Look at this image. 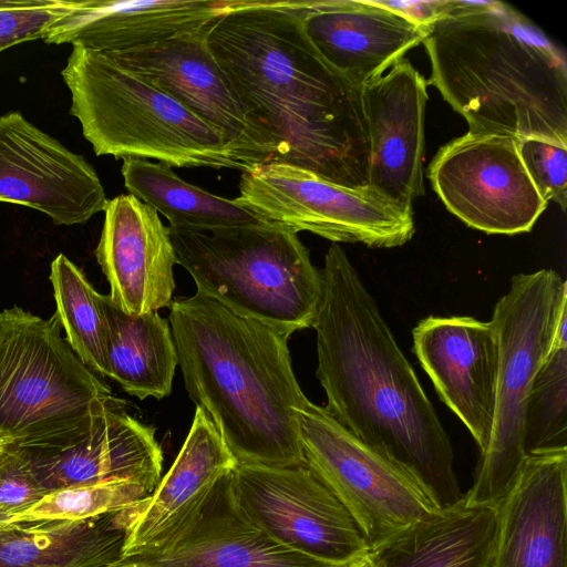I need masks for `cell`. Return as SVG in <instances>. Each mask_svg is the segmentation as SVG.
Returning <instances> with one entry per match:
<instances>
[{
    "mask_svg": "<svg viewBox=\"0 0 567 567\" xmlns=\"http://www.w3.org/2000/svg\"><path fill=\"white\" fill-rule=\"evenodd\" d=\"M302 16L303 1H229L204 34L248 111L277 141L275 162L369 186L362 87L322 58Z\"/></svg>",
    "mask_w": 567,
    "mask_h": 567,
    "instance_id": "obj_1",
    "label": "cell"
},
{
    "mask_svg": "<svg viewBox=\"0 0 567 567\" xmlns=\"http://www.w3.org/2000/svg\"><path fill=\"white\" fill-rule=\"evenodd\" d=\"M312 323L316 375L328 413L369 447L412 474L440 508L464 498L454 452L435 408L378 303L339 244L320 269Z\"/></svg>",
    "mask_w": 567,
    "mask_h": 567,
    "instance_id": "obj_2",
    "label": "cell"
},
{
    "mask_svg": "<svg viewBox=\"0 0 567 567\" xmlns=\"http://www.w3.org/2000/svg\"><path fill=\"white\" fill-rule=\"evenodd\" d=\"M184 384L240 465H305L289 336L196 291L169 306Z\"/></svg>",
    "mask_w": 567,
    "mask_h": 567,
    "instance_id": "obj_3",
    "label": "cell"
},
{
    "mask_svg": "<svg viewBox=\"0 0 567 567\" xmlns=\"http://www.w3.org/2000/svg\"><path fill=\"white\" fill-rule=\"evenodd\" d=\"M422 43L429 83L471 132L567 144L565 53L515 8L455 0Z\"/></svg>",
    "mask_w": 567,
    "mask_h": 567,
    "instance_id": "obj_4",
    "label": "cell"
},
{
    "mask_svg": "<svg viewBox=\"0 0 567 567\" xmlns=\"http://www.w3.org/2000/svg\"><path fill=\"white\" fill-rule=\"evenodd\" d=\"M61 74L71 92L70 113L96 155L248 169L220 132L107 54L72 45Z\"/></svg>",
    "mask_w": 567,
    "mask_h": 567,
    "instance_id": "obj_5",
    "label": "cell"
},
{
    "mask_svg": "<svg viewBox=\"0 0 567 567\" xmlns=\"http://www.w3.org/2000/svg\"><path fill=\"white\" fill-rule=\"evenodd\" d=\"M168 228L197 292L289 337L312 327L322 279L298 233L270 221L207 231Z\"/></svg>",
    "mask_w": 567,
    "mask_h": 567,
    "instance_id": "obj_6",
    "label": "cell"
},
{
    "mask_svg": "<svg viewBox=\"0 0 567 567\" xmlns=\"http://www.w3.org/2000/svg\"><path fill=\"white\" fill-rule=\"evenodd\" d=\"M567 285L553 269L512 277L494 306L491 322L498 339V373L488 443L464 495L468 505H497L513 485L526 457L524 431L534 378L549 354Z\"/></svg>",
    "mask_w": 567,
    "mask_h": 567,
    "instance_id": "obj_7",
    "label": "cell"
},
{
    "mask_svg": "<svg viewBox=\"0 0 567 567\" xmlns=\"http://www.w3.org/2000/svg\"><path fill=\"white\" fill-rule=\"evenodd\" d=\"M115 399L62 338L56 313L45 320L18 306L0 311L1 434L17 444L52 437Z\"/></svg>",
    "mask_w": 567,
    "mask_h": 567,
    "instance_id": "obj_8",
    "label": "cell"
},
{
    "mask_svg": "<svg viewBox=\"0 0 567 567\" xmlns=\"http://www.w3.org/2000/svg\"><path fill=\"white\" fill-rule=\"evenodd\" d=\"M298 431L305 465L349 513L372 548L440 509L408 471L382 456L308 402Z\"/></svg>",
    "mask_w": 567,
    "mask_h": 567,
    "instance_id": "obj_9",
    "label": "cell"
},
{
    "mask_svg": "<svg viewBox=\"0 0 567 567\" xmlns=\"http://www.w3.org/2000/svg\"><path fill=\"white\" fill-rule=\"evenodd\" d=\"M235 202L267 221L296 233L309 231L334 244L393 248L410 241L415 231L413 212L372 187L338 185L282 162H267L241 172Z\"/></svg>",
    "mask_w": 567,
    "mask_h": 567,
    "instance_id": "obj_10",
    "label": "cell"
},
{
    "mask_svg": "<svg viewBox=\"0 0 567 567\" xmlns=\"http://www.w3.org/2000/svg\"><path fill=\"white\" fill-rule=\"evenodd\" d=\"M517 138L466 134L442 146L429 166L433 190L467 226L486 234L529 231L547 206L517 152Z\"/></svg>",
    "mask_w": 567,
    "mask_h": 567,
    "instance_id": "obj_11",
    "label": "cell"
},
{
    "mask_svg": "<svg viewBox=\"0 0 567 567\" xmlns=\"http://www.w3.org/2000/svg\"><path fill=\"white\" fill-rule=\"evenodd\" d=\"M233 484L246 516L293 551L342 567L370 549L342 504L306 465L236 464Z\"/></svg>",
    "mask_w": 567,
    "mask_h": 567,
    "instance_id": "obj_12",
    "label": "cell"
},
{
    "mask_svg": "<svg viewBox=\"0 0 567 567\" xmlns=\"http://www.w3.org/2000/svg\"><path fill=\"white\" fill-rule=\"evenodd\" d=\"M120 398L71 431L17 444L16 451L48 493L85 484L132 481L151 494L161 481L163 452L155 429L125 411Z\"/></svg>",
    "mask_w": 567,
    "mask_h": 567,
    "instance_id": "obj_13",
    "label": "cell"
},
{
    "mask_svg": "<svg viewBox=\"0 0 567 567\" xmlns=\"http://www.w3.org/2000/svg\"><path fill=\"white\" fill-rule=\"evenodd\" d=\"M105 54L220 132L248 168L277 159V141L241 101L210 52L204 28L147 47Z\"/></svg>",
    "mask_w": 567,
    "mask_h": 567,
    "instance_id": "obj_14",
    "label": "cell"
},
{
    "mask_svg": "<svg viewBox=\"0 0 567 567\" xmlns=\"http://www.w3.org/2000/svg\"><path fill=\"white\" fill-rule=\"evenodd\" d=\"M233 470L173 527L124 559L147 567H341L293 551L252 523L236 499Z\"/></svg>",
    "mask_w": 567,
    "mask_h": 567,
    "instance_id": "obj_15",
    "label": "cell"
},
{
    "mask_svg": "<svg viewBox=\"0 0 567 567\" xmlns=\"http://www.w3.org/2000/svg\"><path fill=\"white\" fill-rule=\"evenodd\" d=\"M0 202L34 208L56 225L85 224L107 198L93 166L27 121L0 115Z\"/></svg>",
    "mask_w": 567,
    "mask_h": 567,
    "instance_id": "obj_16",
    "label": "cell"
},
{
    "mask_svg": "<svg viewBox=\"0 0 567 567\" xmlns=\"http://www.w3.org/2000/svg\"><path fill=\"white\" fill-rule=\"evenodd\" d=\"M413 352L440 400L484 452L493 423L498 339L491 321L429 316L413 328Z\"/></svg>",
    "mask_w": 567,
    "mask_h": 567,
    "instance_id": "obj_17",
    "label": "cell"
},
{
    "mask_svg": "<svg viewBox=\"0 0 567 567\" xmlns=\"http://www.w3.org/2000/svg\"><path fill=\"white\" fill-rule=\"evenodd\" d=\"M369 134V186L413 212L424 194L425 79L402 58L362 89Z\"/></svg>",
    "mask_w": 567,
    "mask_h": 567,
    "instance_id": "obj_18",
    "label": "cell"
},
{
    "mask_svg": "<svg viewBox=\"0 0 567 567\" xmlns=\"http://www.w3.org/2000/svg\"><path fill=\"white\" fill-rule=\"evenodd\" d=\"M104 213L95 256L112 302L132 316L169 308L178 261L168 226L131 194L109 200Z\"/></svg>",
    "mask_w": 567,
    "mask_h": 567,
    "instance_id": "obj_19",
    "label": "cell"
},
{
    "mask_svg": "<svg viewBox=\"0 0 567 567\" xmlns=\"http://www.w3.org/2000/svg\"><path fill=\"white\" fill-rule=\"evenodd\" d=\"M497 513L494 567H567V449L526 455Z\"/></svg>",
    "mask_w": 567,
    "mask_h": 567,
    "instance_id": "obj_20",
    "label": "cell"
},
{
    "mask_svg": "<svg viewBox=\"0 0 567 567\" xmlns=\"http://www.w3.org/2000/svg\"><path fill=\"white\" fill-rule=\"evenodd\" d=\"M302 23L322 58L359 87L382 75L427 33L374 0H305Z\"/></svg>",
    "mask_w": 567,
    "mask_h": 567,
    "instance_id": "obj_21",
    "label": "cell"
},
{
    "mask_svg": "<svg viewBox=\"0 0 567 567\" xmlns=\"http://www.w3.org/2000/svg\"><path fill=\"white\" fill-rule=\"evenodd\" d=\"M228 4L209 0H71L69 10L42 39L102 53L128 51L199 31Z\"/></svg>",
    "mask_w": 567,
    "mask_h": 567,
    "instance_id": "obj_22",
    "label": "cell"
},
{
    "mask_svg": "<svg viewBox=\"0 0 567 567\" xmlns=\"http://www.w3.org/2000/svg\"><path fill=\"white\" fill-rule=\"evenodd\" d=\"M142 503L85 519L0 525V567H113Z\"/></svg>",
    "mask_w": 567,
    "mask_h": 567,
    "instance_id": "obj_23",
    "label": "cell"
},
{
    "mask_svg": "<svg viewBox=\"0 0 567 567\" xmlns=\"http://www.w3.org/2000/svg\"><path fill=\"white\" fill-rule=\"evenodd\" d=\"M236 460L219 431L196 406L189 432L168 472L142 503L128 528L123 558L140 553L157 536L173 527Z\"/></svg>",
    "mask_w": 567,
    "mask_h": 567,
    "instance_id": "obj_24",
    "label": "cell"
},
{
    "mask_svg": "<svg viewBox=\"0 0 567 567\" xmlns=\"http://www.w3.org/2000/svg\"><path fill=\"white\" fill-rule=\"evenodd\" d=\"M497 505L440 509L369 549L375 567H494Z\"/></svg>",
    "mask_w": 567,
    "mask_h": 567,
    "instance_id": "obj_25",
    "label": "cell"
},
{
    "mask_svg": "<svg viewBox=\"0 0 567 567\" xmlns=\"http://www.w3.org/2000/svg\"><path fill=\"white\" fill-rule=\"evenodd\" d=\"M109 378L140 400L171 394L178 355L168 319L157 311L132 316L102 295Z\"/></svg>",
    "mask_w": 567,
    "mask_h": 567,
    "instance_id": "obj_26",
    "label": "cell"
},
{
    "mask_svg": "<svg viewBox=\"0 0 567 567\" xmlns=\"http://www.w3.org/2000/svg\"><path fill=\"white\" fill-rule=\"evenodd\" d=\"M128 193L164 215L169 227L207 231L267 223L235 202L192 185L164 163L123 158Z\"/></svg>",
    "mask_w": 567,
    "mask_h": 567,
    "instance_id": "obj_27",
    "label": "cell"
},
{
    "mask_svg": "<svg viewBox=\"0 0 567 567\" xmlns=\"http://www.w3.org/2000/svg\"><path fill=\"white\" fill-rule=\"evenodd\" d=\"M50 280L56 302L55 313L69 344L91 371L109 377L102 295L63 254L52 261Z\"/></svg>",
    "mask_w": 567,
    "mask_h": 567,
    "instance_id": "obj_28",
    "label": "cell"
},
{
    "mask_svg": "<svg viewBox=\"0 0 567 567\" xmlns=\"http://www.w3.org/2000/svg\"><path fill=\"white\" fill-rule=\"evenodd\" d=\"M567 449V347H551L527 401L525 454Z\"/></svg>",
    "mask_w": 567,
    "mask_h": 567,
    "instance_id": "obj_29",
    "label": "cell"
},
{
    "mask_svg": "<svg viewBox=\"0 0 567 567\" xmlns=\"http://www.w3.org/2000/svg\"><path fill=\"white\" fill-rule=\"evenodd\" d=\"M151 495L132 481H110L65 487L48 493L12 522L85 519L138 504Z\"/></svg>",
    "mask_w": 567,
    "mask_h": 567,
    "instance_id": "obj_30",
    "label": "cell"
},
{
    "mask_svg": "<svg viewBox=\"0 0 567 567\" xmlns=\"http://www.w3.org/2000/svg\"><path fill=\"white\" fill-rule=\"evenodd\" d=\"M518 155L534 186L545 202L553 200L563 212L567 205V144L540 137L516 142Z\"/></svg>",
    "mask_w": 567,
    "mask_h": 567,
    "instance_id": "obj_31",
    "label": "cell"
},
{
    "mask_svg": "<svg viewBox=\"0 0 567 567\" xmlns=\"http://www.w3.org/2000/svg\"><path fill=\"white\" fill-rule=\"evenodd\" d=\"M71 0H0V52L43 38L70 8Z\"/></svg>",
    "mask_w": 567,
    "mask_h": 567,
    "instance_id": "obj_32",
    "label": "cell"
},
{
    "mask_svg": "<svg viewBox=\"0 0 567 567\" xmlns=\"http://www.w3.org/2000/svg\"><path fill=\"white\" fill-rule=\"evenodd\" d=\"M47 494L48 492L39 485L12 443L0 463V508L16 517Z\"/></svg>",
    "mask_w": 567,
    "mask_h": 567,
    "instance_id": "obj_33",
    "label": "cell"
},
{
    "mask_svg": "<svg viewBox=\"0 0 567 567\" xmlns=\"http://www.w3.org/2000/svg\"><path fill=\"white\" fill-rule=\"evenodd\" d=\"M413 21L414 23L427 29L432 23L452 11L455 0H416V1H378Z\"/></svg>",
    "mask_w": 567,
    "mask_h": 567,
    "instance_id": "obj_34",
    "label": "cell"
},
{
    "mask_svg": "<svg viewBox=\"0 0 567 567\" xmlns=\"http://www.w3.org/2000/svg\"><path fill=\"white\" fill-rule=\"evenodd\" d=\"M343 567H375V564L373 563L370 553L368 551L362 556L358 557L357 559L344 565Z\"/></svg>",
    "mask_w": 567,
    "mask_h": 567,
    "instance_id": "obj_35",
    "label": "cell"
},
{
    "mask_svg": "<svg viewBox=\"0 0 567 567\" xmlns=\"http://www.w3.org/2000/svg\"><path fill=\"white\" fill-rule=\"evenodd\" d=\"M13 437L0 433V463L8 452L10 445L13 443Z\"/></svg>",
    "mask_w": 567,
    "mask_h": 567,
    "instance_id": "obj_36",
    "label": "cell"
},
{
    "mask_svg": "<svg viewBox=\"0 0 567 567\" xmlns=\"http://www.w3.org/2000/svg\"><path fill=\"white\" fill-rule=\"evenodd\" d=\"M14 518V515L0 508V525L7 524L12 522Z\"/></svg>",
    "mask_w": 567,
    "mask_h": 567,
    "instance_id": "obj_37",
    "label": "cell"
},
{
    "mask_svg": "<svg viewBox=\"0 0 567 567\" xmlns=\"http://www.w3.org/2000/svg\"><path fill=\"white\" fill-rule=\"evenodd\" d=\"M113 567H147V566L140 565V564H136L134 561L123 558L118 563H116Z\"/></svg>",
    "mask_w": 567,
    "mask_h": 567,
    "instance_id": "obj_38",
    "label": "cell"
}]
</instances>
